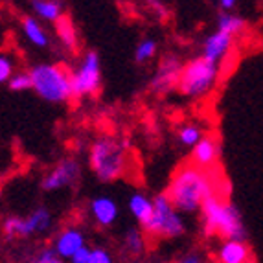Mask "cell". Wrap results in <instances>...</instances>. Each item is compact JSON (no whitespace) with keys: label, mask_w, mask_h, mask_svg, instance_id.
<instances>
[{"label":"cell","mask_w":263,"mask_h":263,"mask_svg":"<svg viewBox=\"0 0 263 263\" xmlns=\"http://www.w3.org/2000/svg\"><path fill=\"white\" fill-rule=\"evenodd\" d=\"M219 78V63H214L204 55L193 57L184 63L179 79V92L188 98H202L210 92Z\"/></svg>","instance_id":"5b68a950"},{"label":"cell","mask_w":263,"mask_h":263,"mask_svg":"<svg viewBox=\"0 0 263 263\" xmlns=\"http://www.w3.org/2000/svg\"><path fill=\"white\" fill-rule=\"evenodd\" d=\"M221 158L219 140L212 135H204L201 142L192 149V164H195L201 170H214Z\"/></svg>","instance_id":"8fae6325"},{"label":"cell","mask_w":263,"mask_h":263,"mask_svg":"<svg viewBox=\"0 0 263 263\" xmlns=\"http://www.w3.org/2000/svg\"><path fill=\"white\" fill-rule=\"evenodd\" d=\"M129 210L135 215V219L138 221L142 230L145 232L155 217V201L147 197L145 193L136 192L129 197Z\"/></svg>","instance_id":"2e32d148"},{"label":"cell","mask_w":263,"mask_h":263,"mask_svg":"<svg viewBox=\"0 0 263 263\" xmlns=\"http://www.w3.org/2000/svg\"><path fill=\"white\" fill-rule=\"evenodd\" d=\"M90 263H112V256L103 247H94L90 249Z\"/></svg>","instance_id":"484cf974"},{"label":"cell","mask_w":263,"mask_h":263,"mask_svg":"<svg viewBox=\"0 0 263 263\" xmlns=\"http://www.w3.org/2000/svg\"><path fill=\"white\" fill-rule=\"evenodd\" d=\"M72 263H90V249L83 247L81 250H78L70 259Z\"/></svg>","instance_id":"4316f807"},{"label":"cell","mask_w":263,"mask_h":263,"mask_svg":"<svg viewBox=\"0 0 263 263\" xmlns=\"http://www.w3.org/2000/svg\"><path fill=\"white\" fill-rule=\"evenodd\" d=\"M101 85V63L94 50L85 53L79 66L72 72V92L74 98L92 96Z\"/></svg>","instance_id":"52a82bcc"},{"label":"cell","mask_w":263,"mask_h":263,"mask_svg":"<svg viewBox=\"0 0 263 263\" xmlns=\"http://www.w3.org/2000/svg\"><path fill=\"white\" fill-rule=\"evenodd\" d=\"M202 234L204 236H219L223 239L245 241L247 228L241 221V214L228 199L212 195L201 208Z\"/></svg>","instance_id":"7a4b0ae2"},{"label":"cell","mask_w":263,"mask_h":263,"mask_svg":"<svg viewBox=\"0 0 263 263\" xmlns=\"http://www.w3.org/2000/svg\"><path fill=\"white\" fill-rule=\"evenodd\" d=\"M22 31H24V35H26V39L30 41L31 44H35L39 48L48 46V33H46L44 28L37 22V18H33V17L22 18Z\"/></svg>","instance_id":"ac0fdd59"},{"label":"cell","mask_w":263,"mask_h":263,"mask_svg":"<svg viewBox=\"0 0 263 263\" xmlns=\"http://www.w3.org/2000/svg\"><path fill=\"white\" fill-rule=\"evenodd\" d=\"M88 210H90V215H92L94 223L101 228H107V227H110V224L116 223L118 214H120L116 201H114L112 197H109V195L94 197L92 201H90Z\"/></svg>","instance_id":"4fadbf2b"},{"label":"cell","mask_w":263,"mask_h":263,"mask_svg":"<svg viewBox=\"0 0 263 263\" xmlns=\"http://www.w3.org/2000/svg\"><path fill=\"white\" fill-rule=\"evenodd\" d=\"M123 249L127 250L129 254H142L145 250V237L138 228H129L127 232L123 234Z\"/></svg>","instance_id":"44dd1931"},{"label":"cell","mask_w":263,"mask_h":263,"mask_svg":"<svg viewBox=\"0 0 263 263\" xmlns=\"http://www.w3.org/2000/svg\"><path fill=\"white\" fill-rule=\"evenodd\" d=\"M8 88L13 90V92H24V90L33 88L31 74L30 72H17V74H13V78L8 81Z\"/></svg>","instance_id":"cb8c5ba5"},{"label":"cell","mask_w":263,"mask_h":263,"mask_svg":"<svg viewBox=\"0 0 263 263\" xmlns=\"http://www.w3.org/2000/svg\"><path fill=\"white\" fill-rule=\"evenodd\" d=\"M155 53H157V43H155V39H144L136 46L135 59L136 63H147L149 59H153Z\"/></svg>","instance_id":"603a6c76"},{"label":"cell","mask_w":263,"mask_h":263,"mask_svg":"<svg viewBox=\"0 0 263 263\" xmlns=\"http://www.w3.org/2000/svg\"><path fill=\"white\" fill-rule=\"evenodd\" d=\"M33 88L39 98L48 103H65L72 100V74L63 65L43 63L30 70Z\"/></svg>","instance_id":"277c9868"},{"label":"cell","mask_w":263,"mask_h":263,"mask_svg":"<svg viewBox=\"0 0 263 263\" xmlns=\"http://www.w3.org/2000/svg\"><path fill=\"white\" fill-rule=\"evenodd\" d=\"M55 28H57V35L61 39V43L65 44L66 48H76V44H78V37H76V28L72 24V21L68 17H63L59 22H55Z\"/></svg>","instance_id":"7402d4cb"},{"label":"cell","mask_w":263,"mask_h":263,"mask_svg":"<svg viewBox=\"0 0 263 263\" xmlns=\"http://www.w3.org/2000/svg\"><path fill=\"white\" fill-rule=\"evenodd\" d=\"M88 166L101 182H114L127 173V142L103 135L92 142L88 151Z\"/></svg>","instance_id":"3957f363"},{"label":"cell","mask_w":263,"mask_h":263,"mask_svg":"<svg viewBox=\"0 0 263 263\" xmlns=\"http://www.w3.org/2000/svg\"><path fill=\"white\" fill-rule=\"evenodd\" d=\"M31 9L37 17L48 22H59L65 15H63V4L61 0H31Z\"/></svg>","instance_id":"e0dca14e"},{"label":"cell","mask_w":263,"mask_h":263,"mask_svg":"<svg viewBox=\"0 0 263 263\" xmlns=\"http://www.w3.org/2000/svg\"><path fill=\"white\" fill-rule=\"evenodd\" d=\"M215 259H217V263H250L252 252L245 241L224 239L217 249Z\"/></svg>","instance_id":"9a60e30c"},{"label":"cell","mask_w":263,"mask_h":263,"mask_svg":"<svg viewBox=\"0 0 263 263\" xmlns=\"http://www.w3.org/2000/svg\"><path fill=\"white\" fill-rule=\"evenodd\" d=\"M13 72H15L13 61H11L8 55L0 57V81H2V83H8L9 79L13 78Z\"/></svg>","instance_id":"d4e9b609"},{"label":"cell","mask_w":263,"mask_h":263,"mask_svg":"<svg viewBox=\"0 0 263 263\" xmlns=\"http://www.w3.org/2000/svg\"><path fill=\"white\" fill-rule=\"evenodd\" d=\"M182 66L184 65H180L175 55L164 57L162 61H160V65H158V70L155 72V76L151 78L149 88L157 94H166V92H170L173 87H179Z\"/></svg>","instance_id":"30bf717a"},{"label":"cell","mask_w":263,"mask_h":263,"mask_svg":"<svg viewBox=\"0 0 263 263\" xmlns=\"http://www.w3.org/2000/svg\"><path fill=\"white\" fill-rule=\"evenodd\" d=\"M48 263H63V261H61V258H59V254L55 252V254H53L52 258H50V261H48Z\"/></svg>","instance_id":"4dcf8cb0"},{"label":"cell","mask_w":263,"mask_h":263,"mask_svg":"<svg viewBox=\"0 0 263 263\" xmlns=\"http://www.w3.org/2000/svg\"><path fill=\"white\" fill-rule=\"evenodd\" d=\"M232 46H234V37L224 33V31L217 30L204 39V44H202V55L214 63H219L221 59L232 50Z\"/></svg>","instance_id":"5bb4252c"},{"label":"cell","mask_w":263,"mask_h":263,"mask_svg":"<svg viewBox=\"0 0 263 263\" xmlns=\"http://www.w3.org/2000/svg\"><path fill=\"white\" fill-rule=\"evenodd\" d=\"M83 247H87L83 232L74 227H68L65 230H61V232L57 234L55 241H53V250L59 254V258H66V259H72V256L78 250L83 249Z\"/></svg>","instance_id":"7c38bea8"},{"label":"cell","mask_w":263,"mask_h":263,"mask_svg":"<svg viewBox=\"0 0 263 263\" xmlns=\"http://www.w3.org/2000/svg\"><path fill=\"white\" fill-rule=\"evenodd\" d=\"M53 254H55V250H53V249H44V250H41L39 254L31 259L30 263H48L50 258H52Z\"/></svg>","instance_id":"83f0119b"},{"label":"cell","mask_w":263,"mask_h":263,"mask_svg":"<svg viewBox=\"0 0 263 263\" xmlns=\"http://www.w3.org/2000/svg\"><path fill=\"white\" fill-rule=\"evenodd\" d=\"M177 135H179L180 144L184 145V147H192V149L204 138L202 129L199 127V125H195V123H184V125H180Z\"/></svg>","instance_id":"ffe728a7"},{"label":"cell","mask_w":263,"mask_h":263,"mask_svg":"<svg viewBox=\"0 0 263 263\" xmlns=\"http://www.w3.org/2000/svg\"><path fill=\"white\" fill-rule=\"evenodd\" d=\"M177 263H202V259L199 258L197 254H188V256H184L182 259H179Z\"/></svg>","instance_id":"f546056e"},{"label":"cell","mask_w":263,"mask_h":263,"mask_svg":"<svg viewBox=\"0 0 263 263\" xmlns=\"http://www.w3.org/2000/svg\"><path fill=\"white\" fill-rule=\"evenodd\" d=\"M52 227V214H50L48 208H37L26 217H21V215H9L4 219V234L6 237H28L33 236V234H43L46 232L48 228Z\"/></svg>","instance_id":"ba28073f"},{"label":"cell","mask_w":263,"mask_h":263,"mask_svg":"<svg viewBox=\"0 0 263 263\" xmlns=\"http://www.w3.org/2000/svg\"><path fill=\"white\" fill-rule=\"evenodd\" d=\"M79 175H81V166H79L78 160L65 158L43 177L41 188L44 192H55V190L68 188V186H74L78 182Z\"/></svg>","instance_id":"9c48e42d"},{"label":"cell","mask_w":263,"mask_h":263,"mask_svg":"<svg viewBox=\"0 0 263 263\" xmlns=\"http://www.w3.org/2000/svg\"><path fill=\"white\" fill-rule=\"evenodd\" d=\"M215 193L217 180H214L210 171L201 170L192 162L177 167L166 188L167 199L180 214H193L201 210L202 204Z\"/></svg>","instance_id":"6da1fadb"},{"label":"cell","mask_w":263,"mask_h":263,"mask_svg":"<svg viewBox=\"0 0 263 263\" xmlns=\"http://www.w3.org/2000/svg\"><path fill=\"white\" fill-rule=\"evenodd\" d=\"M247 28V22L243 21L241 17H237V15H232V13H221L219 18H217V30L224 31L228 35H239L243 33Z\"/></svg>","instance_id":"d6986e66"},{"label":"cell","mask_w":263,"mask_h":263,"mask_svg":"<svg viewBox=\"0 0 263 263\" xmlns=\"http://www.w3.org/2000/svg\"><path fill=\"white\" fill-rule=\"evenodd\" d=\"M153 201L155 217L145 232L151 237H167V239L182 236L186 230V224L180 217V212L170 202L166 192L158 193L157 197H153Z\"/></svg>","instance_id":"8992f818"},{"label":"cell","mask_w":263,"mask_h":263,"mask_svg":"<svg viewBox=\"0 0 263 263\" xmlns=\"http://www.w3.org/2000/svg\"><path fill=\"white\" fill-rule=\"evenodd\" d=\"M237 4V0H219V8L223 9V11H230V9H234Z\"/></svg>","instance_id":"f1b7e54d"}]
</instances>
